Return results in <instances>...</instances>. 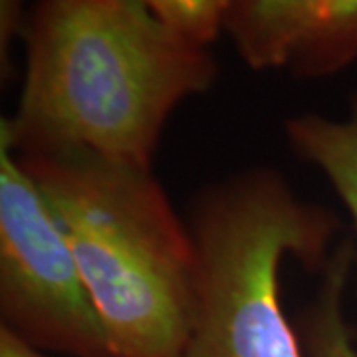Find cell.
I'll return each mask as SVG.
<instances>
[{
	"mask_svg": "<svg viewBox=\"0 0 357 357\" xmlns=\"http://www.w3.org/2000/svg\"><path fill=\"white\" fill-rule=\"evenodd\" d=\"M356 60L357 0H326L288 68L300 77H324L342 72Z\"/></svg>",
	"mask_w": 357,
	"mask_h": 357,
	"instance_id": "obj_8",
	"label": "cell"
},
{
	"mask_svg": "<svg viewBox=\"0 0 357 357\" xmlns=\"http://www.w3.org/2000/svg\"><path fill=\"white\" fill-rule=\"evenodd\" d=\"M326 0H229L227 30L244 64L264 72L288 68Z\"/></svg>",
	"mask_w": 357,
	"mask_h": 357,
	"instance_id": "obj_5",
	"label": "cell"
},
{
	"mask_svg": "<svg viewBox=\"0 0 357 357\" xmlns=\"http://www.w3.org/2000/svg\"><path fill=\"white\" fill-rule=\"evenodd\" d=\"M197 296L178 357H304L280 300L286 256L321 270L340 220L256 167L199 195L191 213Z\"/></svg>",
	"mask_w": 357,
	"mask_h": 357,
	"instance_id": "obj_3",
	"label": "cell"
},
{
	"mask_svg": "<svg viewBox=\"0 0 357 357\" xmlns=\"http://www.w3.org/2000/svg\"><path fill=\"white\" fill-rule=\"evenodd\" d=\"M26 72L0 139L14 153L88 151L151 167L169 115L217 79L208 46L143 0H36Z\"/></svg>",
	"mask_w": 357,
	"mask_h": 357,
	"instance_id": "obj_1",
	"label": "cell"
},
{
	"mask_svg": "<svg viewBox=\"0 0 357 357\" xmlns=\"http://www.w3.org/2000/svg\"><path fill=\"white\" fill-rule=\"evenodd\" d=\"M167 24L178 32L211 44L222 30L229 0H143Z\"/></svg>",
	"mask_w": 357,
	"mask_h": 357,
	"instance_id": "obj_9",
	"label": "cell"
},
{
	"mask_svg": "<svg viewBox=\"0 0 357 357\" xmlns=\"http://www.w3.org/2000/svg\"><path fill=\"white\" fill-rule=\"evenodd\" d=\"M286 135L294 151L332 183L357 232V93L342 121L318 114L296 115L286 121Z\"/></svg>",
	"mask_w": 357,
	"mask_h": 357,
	"instance_id": "obj_6",
	"label": "cell"
},
{
	"mask_svg": "<svg viewBox=\"0 0 357 357\" xmlns=\"http://www.w3.org/2000/svg\"><path fill=\"white\" fill-rule=\"evenodd\" d=\"M2 328L38 349L112 357L68 238L18 155L0 139Z\"/></svg>",
	"mask_w": 357,
	"mask_h": 357,
	"instance_id": "obj_4",
	"label": "cell"
},
{
	"mask_svg": "<svg viewBox=\"0 0 357 357\" xmlns=\"http://www.w3.org/2000/svg\"><path fill=\"white\" fill-rule=\"evenodd\" d=\"M26 0H0V70L2 79L10 77L13 74V52L14 40L24 36L26 22Z\"/></svg>",
	"mask_w": 357,
	"mask_h": 357,
	"instance_id": "obj_10",
	"label": "cell"
},
{
	"mask_svg": "<svg viewBox=\"0 0 357 357\" xmlns=\"http://www.w3.org/2000/svg\"><path fill=\"white\" fill-rule=\"evenodd\" d=\"M16 155L76 256L112 357H178L197 252L151 167L88 151Z\"/></svg>",
	"mask_w": 357,
	"mask_h": 357,
	"instance_id": "obj_2",
	"label": "cell"
},
{
	"mask_svg": "<svg viewBox=\"0 0 357 357\" xmlns=\"http://www.w3.org/2000/svg\"><path fill=\"white\" fill-rule=\"evenodd\" d=\"M0 357H48L38 347L30 345L22 337L0 326Z\"/></svg>",
	"mask_w": 357,
	"mask_h": 357,
	"instance_id": "obj_11",
	"label": "cell"
},
{
	"mask_svg": "<svg viewBox=\"0 0 357 357\" xmlns=\"http://www.w3.org/2000/svg\"><path fill=\"white\" fill-rule=\"evenodd\" d=\"M354 262L356 244L344 238L333 246L328 262L319 270L316 296L298 319L304 357H357L344 310Z\"/></svg>",
	"mask_w": 357,
	"mask_h": 357,
	"instance_id": "obj_7",
	"label": "cell"
}]
</instances>
